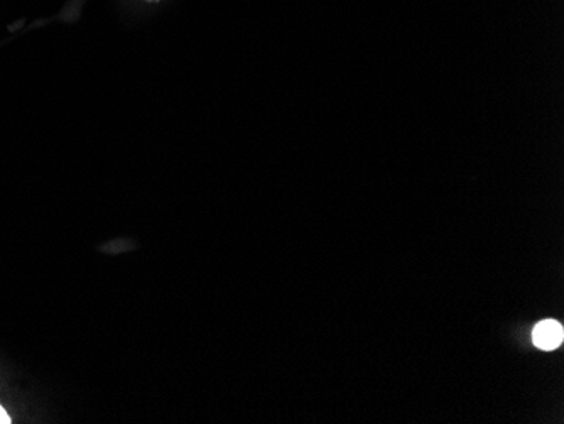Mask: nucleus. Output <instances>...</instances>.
I'll return each instance as SVG.
<instances>
[{"label": "nucleus", "instance_id": "f257e3e1", "mask_svg": "<svg viewBox=\"0 0 564 424\" xmlns=\"http://www.w3.org/2000/svg\"><path fill=\"white\" fill-rule=\"evenodd\" d=\"M563 327L559 325L558 321L546 320L541 321L534 332H532V342L537 348L541 350H554L563 343Z\"/></svg>", "mask_w": 564, "mask_h": 424}, {"label": "nucleus", "instance_id": "f03ea898", "mask_svg": "<svg viewBox=\"0 0 564 424\" xmlns=\"http://www.w3.org/2000/svg\"><path fill=\"white\" fill-rule=\"evenodd\" d=\"M0 424H11V418L9 414L6 413V409L0 406Z\"/></svg>", "mask_w": 564, "mask_h": 424}]
</instances>
